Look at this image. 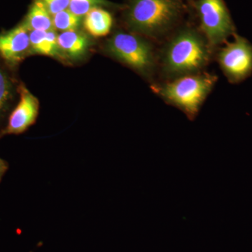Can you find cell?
I'll list each match as a JSON object with an SVG mask.
<instances>
[{
  "label": "cell",
  "mask_w": 252,
  "mask_h": 252,
  "mask_svg": "<svg viewBox=\"0 0 252 252\" xmlns=\"http://www.w3.org/2000/svg\"><path fill=\"white\" fill-rule=\"evenodd\" d=\"M9 168V162L0 158V183Z\"/></svg>",
  "instance_id": "17"
},
{
  "label": "cell",
  "mask_w": 252,
  "mask_h": 252,
  "mask_svg": "<svg viewBox=\"0 0 252 252\" xmlns=\"http://www.w3.org/2000/svg\"><path fill=\"white\" fill-rule=\"evenodd\" d=\"M31 50L34 54L57 56L60 48L58 35L54 30L49 31H31L30 32Z\"/></svg>",
  "instance_id": "9"
},
{
  "label": "cell",
  "mask_w": 252,
  "mask_h": 252,
  "mask_svg": "<svg viewBox=\"0 0 252 252\" xmlns=\"http://www.w3.org/2000/svg\"><path fill=\"white\" fill-rule=\"evenodd\" d=\"M58 44L60 49L72 58L85 54L89 45L87 37L77 31L63 32L58 35Z\"/></svg>",
  "instance_id": "11"
},
{
  "label": "cell",
  "mask_w": 252,
  "mask_h": 252,
  "mask_svg": "<svg viewBox=\"0 0 252 252\" xmlns=\"http://www.w3.org/2000/svg\"><path fill=\"white\" fill-rule=\"evenodd\" d=\"M200 34L185 30L169 43L163 59V69L168 75L182 77L197 74L210 61L209 44Z\"/></svg>",
  "instance_id": "1"
},
{
  "label": "cell",
  "mask_w": 252,
  "mask_h": 252,
  "mask_svg": "<svg viewBox=\"0 0 252 252\" xmlns=\"http://www.w3.org/2000/svg\"><path fill=\"white\" fill-rule=\"evenodd\" d=\"M180 11L177 0H133L127 21L134 31L158 36L171 27Z\"/></svg>",
  "instance_id": "3"
},
{
  "label": "cell",
  "mask_w": 252,
  "mask_h": 252,
  "mask_svg": "<svg viewBox=\"0 0 252 252\" xmlns=\"http://www.w3.org/2000/svg\"><path fill=\"white\" fill-rule=\"evenodd\" d=\"M218 62L230 82H241L252 74V44L234 34L233 41L220 50Z\"/></svg>",
  "instance_id": "6"
},
{
  "label": "cell",
  "mask_w": 252,
  "mask_h": 252,
  "mask_svg": "<svg viewBox=\"0 0 252 252\" xmlns=\"http://www.w3.org/2000/svg\"><path fill=\"white\" fill-rule=\"evenodd\" d=\"M217 80L216 76L197 73L180 77L158 86L156 90L167 103L181 109L189 119L193 120Z\"/></svg>",
  "instance_id": "2"
},
{
  "label": "cell",
  "mask_w": 252,
  "mask_h": 252,
  "mask_svg": "<svg viewBox=\"0 0 252 252\" xmlns=\"http://www.w3.org/2000/svg\"><path fill=\"white\" fill-rule=\"evenodd\" d=\"M29 50L30 32L25 23L0 33V56L11 65L21 62Z\"/></svg>",
  "instance_id": "8"
},
{
  "label": "cell",
  "mask_w": 252,
  "mask_h": 252,
  "mask_svg": "<svg viewBox=\"0 0 252 252\" xmlns=\"http://www.w3.org/2000/svg\"><path fill=\"white\" fill-rule=\"evenodd\" d=\"M112 17L108 11L97 6L91 9L85 15L84 21L86 31L95 37L108 34L112 29Z\"/></svg>",
  "instance_id": "10"
},
{
  "label": "cell",
  "mask_w": 252,
  "mask_h": 252,
  "mask_svg": "<svg viewBox=\"0 0 252 252\" xmlns=\"http://www.w3.org/2000/svg\"><path fill=\"white\" fill-rule=\"evenodd\" d=\"M103 4H107V1L104 0H69L68 9L73 14L82 17L93 8Z\"/></svg>",
  "instance_id": "15"
},
{
  "label": "cell",
  "mask_w": 252,
  "mask_h": 252,
  "mask_svg": "<svg viewBox=\"0 0 252 252\" xmlns=\"http://www.w3.org/2000/svg\"><path fill=\"white\" fill-rule=\"evenodd\" d=\"M45 4L50 14L54 15L60 11L67 9L69 6V0H41Z\"/></svg>",
  "instance_id": "16"
},
{
  "label": "cell",
  "mask_w": 252,
  "mask_h": 252,
  "mask_svg": "<svg viewBox=\"0 0 252 252\" xmlns=\"http://www.w3.org/2000/svg\"><path fill=\"white\" fill-rule=\"evenodd\" d=\"M81 18L69 9L63 10L53 16V26L63 32L77 31L80 25Z\"/></svg>",
  "instance_id": "14"
},
{
  "label": "cell",
  "mask_w": 252,
  "mask_h": 252,
  "mask_svg": "<svg viewBox=\"0 0 252 252\" xmlns=\"http://www.w3.org/2000/svg\"><path fill=\"white\" fill-rule=\"evenodd\" d=\"M107 51L129 67L144 74L154 67L153 50L150 44L140 36L117 32L107 42Z\"/></svg>",
  "instance_id": "4"
},
{
  "label": "cell",
  "mask_w": 252,
  "mask_h": 252,
  "mask_svg": "<svg viewBox=\"0 0 252 252\" xmlns=\"http://www.w3.org/2000/svg\"><path fill=\"white\" fill-rule=\"evenodd\" d=\"M14 84L7 72L0 66V134L7 122L14 98Z\"/></svg>",
  "instance_id": "12"
},
{
  "label": "cell",
  "mask_w": 252,
  "mask_h": 252,
  "mask_svg": "<svg viewBox=\"0 0 252 252\" xmlns=\"http://www.w3.org/2000/svg\"><path fill=\"white\" fill-rule=\"evenodd\" d=\"M198 9L209 46L222 44L235 34L234 26L222 0H200Z\"/></svg>",
  "instance_id": "5"
},
{
  "label": "cell",
  "mask_w": 252,
  "mask_h": 252,
  "mask_svg": "<svg viewBox=\"0 0 252 252\" xmlns=\"http://www.w3.org/2000/svg\"><path fill=\"white\" fill-rule=\"evenodd\" d=\"M51 15L41 0H35L25 25L29 31H51L54 28Z\"/></svg>",
  "instance_id": "13"
},
{
  "label": "cell",
  "mask_w": 252,
  "mask_h": 252,
  "mask_svg": "<svg viewBox=\"0 0 252 252\" xmlns=\"http://www.w3.org/2000/svg\"><path fill=\"white\" fill-rule=\"evenodd\" d=\"M19 102L8 117L0 138L7 135H21L35 124L39 115V99L30 92L23 84L18 87Z\"/></svg>",
  "instance_id": "7"
}]
</instances>
